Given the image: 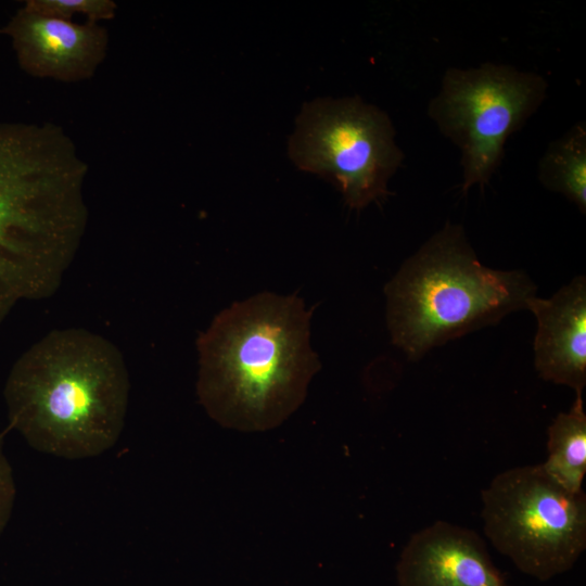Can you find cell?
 I'll use <instances>...</instances> for the list:
<instances>
[{
	"instance_id": "cell-8",
	"label": "cell",
	"mask_w": 586,
	"mask_h": 586,
	"mask_svg": "<svg viewBox=\"0 0 586 586\" xmlns=\"http://www.w3.org/2000/svg\"><path fill=\"white\" fill-rule=\"evenodd\" d=\"M20 67L36 78L79 82L91 78L106 56L109 33L99 23L78 24L20 8L1 29Z\"/></svg>"
},
{
	"instance_id": "cell-12",
	"label": "cell",
	"mask_w": 586,
	"mask_h": 586,
	"mask_svg": "<svg viewBox=\"0 0 586 586\" xmlns=\"http://www.w3.org/2000/svg\"><path fill=\"white\" fill-rule=\"evenodd\" d=\"M538 180L586 213V125L579 122L551 142L538 162Z\"/></svg>"
},
{
	"instance_id": "cell-6",
	"label": "cell",
	"mask_w": 586,
	"mask_h": 586,
	"mask_svg": "<svg viewBox=\"0 0 586 586\" xmlns=\"http://www.w3.org/2000/svg\"><path fill=\"white\" fill-rule=\"evenodd\" d=\"M547 88L543 76L504 64L445 72L428 114L460 150L463 193L489 181L508 138L538 110Z\"/></svg>"
},
{
	"instance_id": "cell-5",
	"label": "cell",
	"mask_w": 586,
	"mask_h": 586,
	"mask_svg": "<svg viewBox=\"0 0 586 586\" xmlns=\"http://www.w3.org/2000/svg\"><path fill=\"white\" fill-rule=\"evenodd\" d=\"M484 534L519 571L546 582L571 570L586 549V495L540 464L507 469L481 493Z\"/></svg>"
},
{
	"instance_id": "cell-11",
	"label": "cell",
	"mask_w": 586,
	"mask_h": 586,
	"mask_svg": "<svg viewBox=\"0 0 586 586\" xmlns=\"http://www.w3.org/2000/svg\"><path fill=\"white\" fill-rule=\"evenodd\" d=\"M544 471L571 492L583 491L586 474V413L582 395L566 412H560L547 430Z\"/></svg>"
},
{
	"instance_id": "cell-3",
	"label": "cell",
	"mask_w": 586,
	"mask_h": 586,
	"mask_svg": "<svg viewBox=\"0 0 586 586\" xmlns=\"http://www.w3.org/2000/svg\"><path fill=\"white\" fill-rule=\"evenodd\" d=\"M129 377L116 345L82 328L52 330L25 351L4 385L10 428L36 450L66 459L118 440Z\"/></svg>"
},
{
	"instance_id": "cell-9",
	"label": "cell",
	"mask_w": 586,
	"mask_h": 586,
	"mask_svg": "<svg viewBox=\"0 0 586 586\" xmlns=\"http://www.w3.org/2000/svg\"><path fill=\"white\" fill-rule=\"evenodd\" d=\"M396 578L398 586H510L479 534L442 520L411 535Z\"/></svg>"
},
{
	"instance_id": "cell-4",
	"label": "cell",
	"mask_w": 586,
	"mask_h": 586,
	"mask_svg": "<svg viewBox=\"0 0 586 586\" xmlns=\"http://www.w3.org/2000/svg\"><path fill=\"white\" fill-rule=\"evenodd\" d=\"M393 343L411 360L508 314L526 309L535 285L521 271L482 265L462 228L446 224L386 285Z\"/></svg>"
},
{
	"instance_id": "cell-7",
	"label": "cell",
	"mask_w": 586,
	"mask_h": 586,
	"mask_svg": "<svg viewBox=\"0 0 586 586\" xmlns=\"http://www.w3.org/2000/svg\"><path fill=\"white\" fill-rule=\"evenodd\" d=\"M388 116L360 99L324 100L301 116L291 154L306 170L332 178L353 208L384 196L403 161Z\"/></svg>"
},
{
	"instance_id": "cell-10",
	"label": "cell",
	"mask_w": 586,
	"mask_h": 586,
	"mask_svg": "<svg viewBox=\"0 0 586 586\" xmlns=\"http://www.w3.org/2000/svg\"><path fill=\"white\" fill-rule=\"evenodd\" d=\"M537 320L534 342L539 377L582 395L586 384V280L578 276L550 298L526 303Z\"/></svg>"
},
{
	"instance_id": "cell-13",
	"label": "cell",
	"mask_w": 586,
	"mask_h": 586,
	"mask_svg": "<svg viewBox=\"0 0 586 586\" xmlns=\"http://www.w3.org/2000/svg\"><path fill=\"white\" fill-rule=\"evenodd\" d=\"M23 5L33 12L65 21L80 14L92 23L112 20L117 9L112 0H27Z\"/></svg>"
},
{
	"instance_id": "cell-2",
	"label": "cell",
	"mask_w": 586,
	"mask_h": 586,
	"mask_svg": "<svg viewBox=\"0 0 586 586\" xmlns=\"http://www.w3.org/2000/svg\"><path fill=\"white\" fill-rule=\"evenodd\" d=\"M301 298L262 293L233 304L198 339L196 393L221 426L262 432L304 402L320 362Z\"/></svg>"
},
{
	"instance_id": "cell-1",
	"label": "cell",
	"mask_w": 586,
	"mask_h": 586,
	"mask_svg": "<svg viewBox=\"0 0 586 586\" xmlns=\"http://www.w3.org/2000/svg\"><path fill=\"white\" fill-rule=\"evenodd\" d=\"M87 173L62 127L0 122V323L59 289L86 231Z\"/></svg>"
},
{
	"instance_id": "cell-14",
	"label": "cell",
	"mask_w": 586,
	"mask_h": 586,
	"mask_svg": "<svg viewBox=\"0 0 586 586\" xmlns=\"http://www.w3.org/2000/svg\"><path fill=\"white\" fill-rule=\"evenodd\" d=\"M15 482L12 467L4 455L0 436V535L7 527L12 515L15 501Z\"/></svg>"
}]
</instances>
